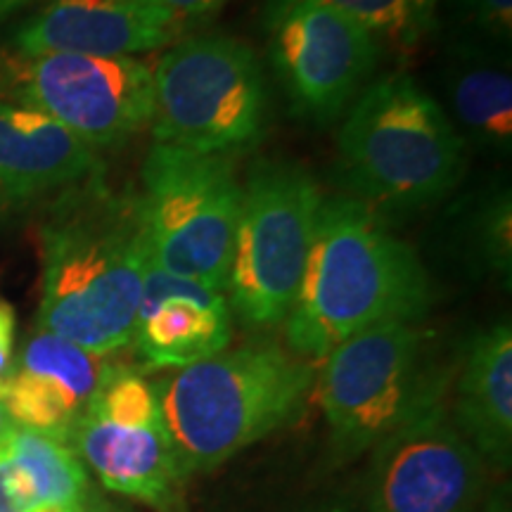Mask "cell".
I'll return each mask as SVG.
<instances>
[{
	"instance_id": "6da1fadb",
	"label": "cell",
	"mask_w": 512,
	"mask_h": 512,
	"mask_svg": "<svg viewBox=\"0 0 512 512\" xmlns=\"http://www.w3.org/2000/svg\"><path fill=\"white\" fill-rule=\"evenodd\" d=\"M36 330L100 356L131 347L150 249L138 195L98 174L64 190L38 221Z\"/></svg>"
},
{
	"instance_id": "7a4b0ae2",
	"label": "cell",
	"mask_w": 512,
	"mask_h": 512,
	"mask_svg": "<svg viewBox=\"0 0 512 512\" xmlns=\"http://www.w3.org/2000/svg\"><path fill=\"white\" fill-rule=\"evenodd\" d=\"M432 283L415 249L354 197H323L299 283L285 318V347L325 358L358 332L382 323H418Z\"/></svg>"
},
{
	"instance_id": "3957f363",
	"label": "cell",
	"mask_w": 512,
	"mask_h": 512,
	"mask_svg": "<svg viewBox=\"0 0 512 512\" xmlns=\"http://www.w3.org/2000/svg\"><path fill=\"white\" fill-rule=\"evenodd\" d=\"M313 382V361L278 342L226 349L155 382L181 475L219 467L292 425Z\"/></svg>"
},
{
	"instance_id": "277c9868",
	"label": "cell",
	"mask_w": 512,
	"mask_h": 512,
	"mask_svg": "<svg viewBox=\"0 0 512 512\" xmlns=\"http://www.w3.org/2000/svg\"><path fill=\"white\" fill-rule=\"evenodd\" d=\"M337 150L347 185L370 209H425L465 174L463 136L408 74L382 76L358 95Z\"/></svg>"
},
{
	"instance_id": "5b68a950",
	"label": "cell",
	"mask_w": 512,
	"mask_h": 512,
	"mask_svg": "<svg viewBox=\"0 0 512 512\" xmlns=\"http://www.w3.org/2000/svg\"><path fill=\"white\" fill-rule=\"evenodd\" d=\"M140 183L150 264L226 294L242 207L233 157L155 143Z\"/></svg>"
},
{
	"instance_id": "8992f818",
	"label": "cell",
	"mask_w": 512,
	"mask_h": 512,
	"mask_svg": "<svg viewBox=\"0 0 512 512\" xmlns=\"http://www.w3.org/2000/svg\"><path fill=\"white\" fill-rule=\"evenodd\" d=\"M155 74V143L233 155L264 136L266 79L233 36H192L166 50Z\"/></svg>"
},
{
	"instance_id": "52a82bcc",
	"label": "cell",
	"mask_w": 512,
	"mask_h": 512,
	"mask_svg": "<svg viewBox=\"0 0 512 512\" xmlns=\"http://www.w3.org/2000/svg\"><path fill=\"white\" fill-rule=\"evenodd\" d=\"M323 195L304 166L261 159L242 185L228 273L230 311L249 328L285 323L306 264Z\"/></svg>"
},
{
	"instance_id": "ba28073f",
	"label": "cell",
	"mask_w": 512,
	"mask_h": 512,
	"mask_svg": "<svg viewBox=\"0 0 512 512\" xmlns=\"http://www.w3.org/2000/svg\"><path fill=\"white\" fill-rule=\"evenodd\" d=\"M441 396L427 370V332L418 323H382L325 356L318 401L344 456L382 444L425 403Z\"/></svg>"
},
{
	"instance_id": "9c48e42d",
	"label": "cell",
	"mask_w": 512,
	"mask_h": 512,
	"mask_svg": "<svg viewBox=\"0 0 512 512\" xmlns=\"http://www.w3.org/2000/svg\"><path fill=\"white\" fill-rule=\"evenodd\" d=\"M0 91L72 131L95 152L121 147L155 117V74L136 57H0Z\"/></svg>"
},
{
	"instance_id": "30bf717a",
	"label": "cell",
	"mask_w": 512,
	"mask_h": 512,
	"mask_svg": "<svg viewBox=\"0 0 512 512\" xmlns=\"http://www.w3.org/2000/svg\"><path fill=\"white\" fill-rule=\"evenodd\" d=\"M67 444L110 491L159 512L178 505L183 475L155 382L145 380L140 370L114 363Z\"/></svg>"
},
{
	"instance_id": "8fae6325",
	"label": "cell",
	"mask_w": 512,
	"mask_h": 512,
	"mask_svg": "<svg viewBox=\"0 0 512 512\" xmlns=\"http://www.w3.org/2000/svg\"><path fill=\"white\" fill-rule=\"evenodd\" d=\"M264 29L285 95L318 124L347 110L380 60V41L328 0H268Z\"/></svg>"
},
{
	"instance_id": "7c38bea8",
	"label": "cell",
	"mask_w": 512,
	"mask_h": 512,
	"mask_svg": "<svg viewBox=\"0 0 512 512\" xmlns=\"http://www.w3.org/2000/svg\"><path fill=\"white\" fill-rule=\"evenodd\" d=\"M482 472L437 396L377 444L375 512H472Z\"/></svg>"
},
{
	"instance_id": "4fadbf2b",
	"label": "cell",
	"mask_w": 512,
	"mask_h": 512,
	"mask_svg": "<svg viewBox=\"0 0 512 512\" xmlns=\"http://www.w3.org/2000/svg\"><path fill=\"white\" fill-rule=\"evenodd\" d=\"M112 366V356L36 330L0 382V399L17 425L67 439Z\"/></svg>"
},
{
	"instance_id": "5bb4252c",
	"label": "cell",
	"mask_w": 512,
	"mask_h": 512,
	"mask_svg": "<svg viewBox=\"0 0 512 512\" xmlns=\"http://www.w3.org/2000/svg\"><path fill=\"white\" fill-rule=\"evenodd\" d=\"M233 311L223 292L147 266L133 347L152 370H181L228 349Z\"/></svg>"
},
{
	"instance_id": "9a60e30c",
	"label": "cell",
	"mask_w": 512,
	"mask_h": 512,
	"mask_svg": "<svg viewBox=\"0 0 512 512\" xmlns=\"http://www.w3.org/2000/svg\"><path fill=\"white\" fill-rule=\"evenodd\" d=\"M178 29L159 0H50L15 36L17 53L133 57L174 43Z\"/></svg>"
},
{
	"instance_id": "2e32d148",
	"label": "cell",
	"mask_w": 512,
	"mask_h": 512,
	"mask_svg": "<svg viewBox=\"0 0 512 512\" xmlns=\"http://www.w3.org/2000/svg\"><path fill=\"white\" fill-rule=\"evenodd\" d=\"M102 174L100 152L31 107L0 100V216Z\"/></svg>"
},
{
	"instance_id": "e0dca14e",
	"label": "cell",
	"mask_w": 512,
	"mask_h": 512,
	"mask_svg": "<svg viewBox=\"0 0 512 512\" xmlns=\"http://www.w3.org/2000/svg\"><path fill=\"white\" fill-rule=\"evenodd\" d=\"M453 425L482 460L510 463L512 451V330L496 323L465 351L453 401Z\"/></svg>"
},
{
	"instance_id": "ac0fdd59",
	"label": "cell",
	"mask_w": 512,
	"mask_h": 512,
	"mask_svg": "<svg viewBox=\"0 0 512 512\" xmlns=\"http://www.w3.org/2000/svg\"><path fill=\"white\" fill-rule=\"evenodd\" d=\"M448 102L467 136L486 150L508 155L512 147V79L503 67L463 64L448 79Z\"/></svg>"
},
{
	"instance_id": "d6986e66",
	"label": "cell",
	"mask_w": 512,
	"mask_h": 512,
	"mask_svg": "<svg viewBox=\"0 0 512 512\" xmlns=\"http://www.w3.org/2000/svg\"><path fill=\"white\" fill-rule=\"evenodd\" d=\"M5 448L27 475L38 508L64 510L86 501V467L67 439L17 425Z\"/></svg>"
},
{
	"instance_id": "ffe728a7",
	"label": "cell",
	"mask_w": 512,
	"mask_h": 512,
	"mask_svg": "<svg viewBox=\"0 0 512 512\" xmlns=\"http://www.w3.org/2000/svg\"><path fill=\"white\" fill-rule=\"evenodd\" d=\"M375 41L408 50L425 38L437 22V0H328Z\"/></svg>"
},
{
	"instance_id": "44dd1931",
	"label": "cell",
	"mask_w": 512,
	"mask_h": 512,
	"mask_svg": "<svg viewBox=\"0 0 512 512\" xmlns=\"http://www.w3.org/2000/svg\"><path fill=\"white\" fill-rule=\"evenodd\" d=\"M475 245L479 259L491 271L510 278L512 268V204L510 192L503 190L484 202L475 216Z\"/></svg>"
},
{
	"instance_id": "7402d4cb",
	"label": "cell",
	"mask_w": 512,
	"mask_h": 512,
	"mask_svg": "<svg viewBox=\"0 0 512 512\" xmlns=\"http://www.w3.org/2000/svg\"><path fill=\"white\" fill-rule=\"evenodd\" d=\"M36 494L8 448H0V512H36Z\"/></svg>"
},
{
	"instance_id": "603a6c76",
	"label": "cell",
	"mask_w": 512,
	"mask_h": 512,
	"mask_svg": "<svg viewBox=\"0 0 512 512\" xmlns=\"http://www.w3.org/2000/svg\"><path fill=\"white\" fill-rule=\"evenodd\" d=\"M467 17L486 36L508 41L512 29V0H465Z\"/></svg>"
},
{
	"instance_id": "cb8c5ba5",
	"label": "cell",
	"mask_w": 512,
	"mask_h": 512,
	"mask_svg": "<svg viewBox=\"0 0 512 512\" xmlns=\"http://www.w3.org/2000/svg\"><path fill=\"white\" fill-rule=\"evenodd\" d=\"M169 17L174 19L176 29L181 31L188 24L207 22L214 15H219L228 0H159Z\"/></svg>"
},
{
	"instance_id": "d4e9b609",
	"label": "cell",
	"mask_w": 512,
	"mask_h": 512,
	"mask_svg": "<svg viewBox=\"0 0 512 512\" xmlns=\"http://www.w3.org/2000/svg\"><path fill=\"white\" fill-rule=\"evenodd\" d=\"M15 332H17L15 306L0 299V382L8 377L12 361H15Z\"/></svg>"
},
{
	"instance_id": "484cf974",
	"label": "cell",
	"mask_w": 512,
	"mask_h": 512,
	"mask_svg": "<svg viewBox=\"0 0 512 512\" xmlns=\"http://www.w3.org/2000/svg\"><path fill=\"white\" fill-rule=\"evenodd\" d=\"M17 422L12 420V415L8 413V408H5L3 399H0V448H5V444H8L12 432H15Z\"/></svg>"
},
{
	"instance_id": "4316f807",
	"label": "cell",
	"mask_w": 512,
	"mask_h": 512,
	"mask_svg": "<svg viewBox=\"0 0 512 512\" xmlns=\"http://www.w3.org/2000/svg\"><path fill=\"white\" fill-rule=\"evenodd\" d=\"M31 3H36V0H0V22H3L5 17H10L12 12L27 8Z\"/></svg>"
},
{
	"instance_id": "83f0119b",
	"label": "cell",
	"mask_w": 512,
	"mask_h": 512,
	"mask_svg": "<svg viewBox=\"0 0 512 512\" xmlns=\"http://www.w3.org/2000/svg\"><path fill=\"white\" fill-rule=\"evenodd\" d=\"M36 512H107V508H102V505H91V503H79V505H74V508H64V510H60V508H41V510H36Z\"/></svg>"
}]
</instances>
